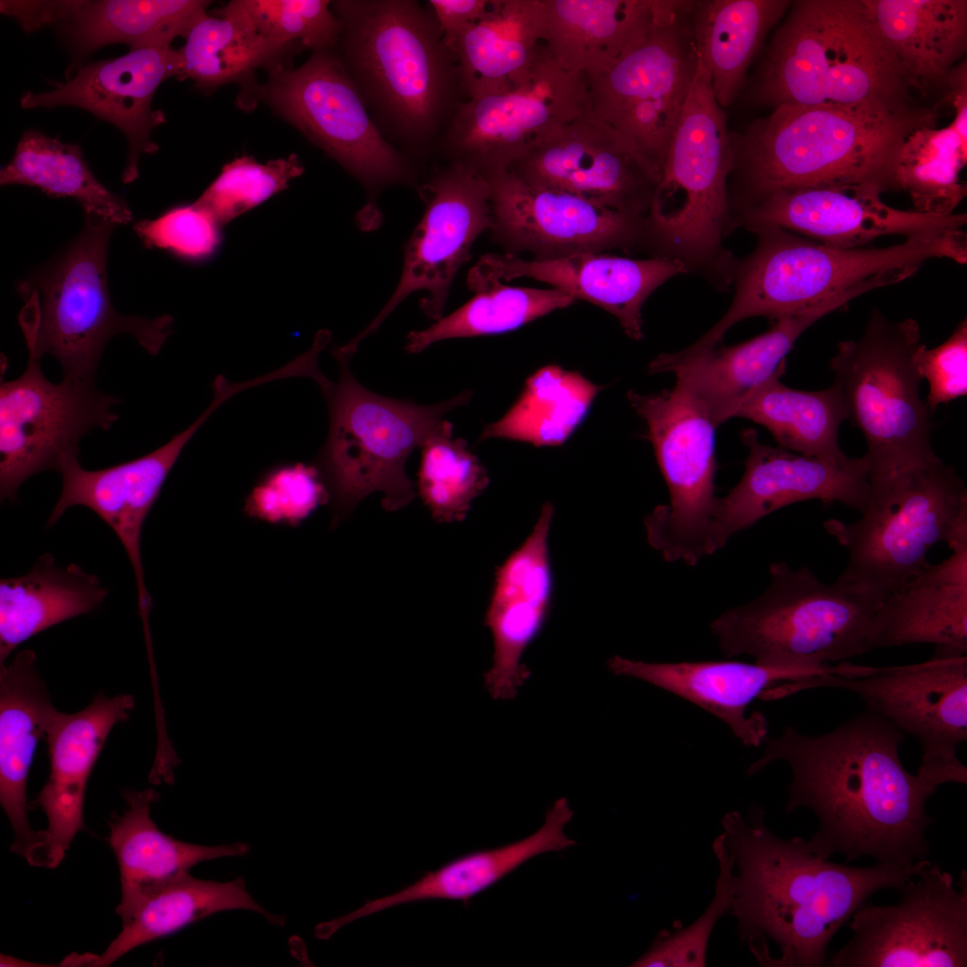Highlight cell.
<instances>
[{
  "label": "cell",
  "instance_id": "cell-41",
  "mask_svg": "<svg viewBox=\"0 0 967 967\" xmlns=\"http://www.w3.org/2000/svg\"><path fill=\"white\" fill-rule=\"evenodd\" d=\"M247 910L282 926L284 917L266 911L246 889L244 878L227 882L204 880L181 872L145 892L133 911L122 920V929L95 966H108L129 951L172 934L211 914Z\"/></svg>",
  "mask_w": 967,
  "mask_h": 967
},
{
  "label": "cell",
  "instance_id": "cell-34",
  "mask_svg": "<svg viewBox=\"0 0 967 967\" xmlns=\"http://www.w3.org/2000/svg\"><path fill=\"white\" fill-rule=\"evenodd\" d=\"M928 564L878 606L871 647L928 643L967 652V544Z\"/></svg>",
  "mask_w": 967,
  "mask_h": 967
},
{
  "label": "cell",
  "instance_id": "cell-36",
  "mask_svg": "<svg viewBox=\"0 0 967 967\" xmlns=\"http://www.w3.org/2000/svg\"><path fill=\"white\" fill-rule=\"evenodd\" d=\"M881 38L912 88L944 91L966 54L967 1L864 0Z\"/></svg>",
  "mask_w": 967,
  "mask_h": 967
},
{
  "label": "cell",
  "instance_id": "cell-56",
  "mask_svg": "<svg viewBox=\"0 0 967 967\" xmlns=\"http://www.w3.org/2000/svg\"><path fill=\"white\" fill-rule=\"evenodd\" d=\"M427 3L442 30L444 44L456 56L460 37L486 13L491 0H430Z\"/></svg>",
  "mask_w": 967,
  "mask_h": 967
},
{
  "label": "cell",
  "instance_id": "cell-3",
  "mask_svg": "<svg viewBox=\"0 0 967 967\" xmlns=\"http://www.w3.org/2000/svg\"><path fill=\"white\" fill-rule=\"evenodd\" d=\"M334 48L382 136L418 166L438 155L466 100L456 56L429 5L338 0Z\"/></svg>",
  "mask_w": 967,
  "mask_h": 967
},
{
  "label": "cell",
  "instance_id": "cell-1",
  "mask_svg": "<svg viewBox=\"0 0 967 967\" xmlns=\"http://www.w3.org/2000/svg\"><path fill=\"white\" fill-rule=\"evenodd\" d=\"M902 732L867 710L832 732L809 736L786 727L766 738L763 755L747 773L775 760L792 770L785 811L810 809L818 828L806 840L825 859L842 853L846 862L872 857L901 867L928 860V799L937 787L903 766Z\"/></svg>",
  "mask_w": 967,
  "mask_h": 967
},
{
  "label": "cell",
  "instance_id": "cell-30",
  "mask_svg": "<svg viewBox=\"0 0 967 967\" xmlns=\"http://www.w3.org/2000/svg\"><path fill=\"white\" fill-rule=\"evenodd\" d=\"M205 0L18 1L13 17L31 31L56 25L74 58L115 43L130 50L170 47L207 13Z\"/></svg>",
  "mask_w": 967,
  "mask_h": 967
},
{
  "label": "cell",
  "instance_id": "cell-49",
  "mask_svg": "<svg viewBox=\"0 0 967 967\" xmlns=\"http://www.w3.org/2000/svg\"><path fill=\"white\" fill-rule=\"evenodd\" d=\"M452 432V424L442 420L419 446L417 492L439 523L462 521L490 483L466 441L453 438Z\"/></svg>",
  "mask_w": 967,
  "mask_h": 967
},
{
  "label": "cell",
  "instance_id": "cell-32",
  "mask_svg": "<svg viewBox=\"0 0 967 967\" xmlns=\"http://www.w3.org/2000/svg\"><path fill=\"white\" fill-rule=\"evenodd\" d=\"M56 711L33 651L22 650L0 666V803L14 834L11 851L37 867L46 866L48 837L29 823L27 781Z\"/></svg>",
  "mask_w": 967,
  "mask_h": 967
},
{
  "label": "cell",
  "instance_id": "cell-53",
  "mask_svg": "<svg viewBox=\"0 0 967 967\" xmlns=\"http://www.w3.org/2000/svg\"><path fill=\"white\" fill-rule=\"evenodd\" d=\"M329 493L314 465L295 464L271 471L251 492L246 503L250 515L276 523H298Z\"/></svg>",
  "mask_w": 967,
  "mask_h": 967
},
{
  "label": "cell",
  "instance_id": "cell-11",
  "mask_svg": "<svg viewBox=\"0 0 967 967\" xmlns=\"http://www.w3.org/2000/svg\"><path fill=\"white\" fill-rule=\"evenodd\" d=\"M338 379L321 387L329 410V430L315 466L329 493L335 517L350 513L365 497L382 494L387 511L405 508L415 497L406 474L410 453L455 407L466 405L471 391L432 405L381 396L353 375L355 354L343 346L332 350Z\"/></svg>",
  "mask_w": 967,
  "mask_h": 967
},
{
  "label": "cell",
  "instance_id": "cell-19",
  "mask_svg": "<svg viewBox=\"0 0 967 967\" xmlns=\"http://www.w3.org/2000/svg\"><path fill=\"white\" fill-rule=\"evenodd\" d=\"M119 400L94 382L49 381L40 359L29 351L23 373L0 386V496L14 501L20 486L33 475L58 472L78 457L81 439L91 429H109L118 419Z\"/></svg>",
  "mask_w": 967,
  "mask_h": 967
},
{
  "label": "cell",
  "instance_id": "cell-14",
  "mask_svg": "<svg viewBox=\"0 0 967 967\" xmlns=\"http://www.w3.org/2000/svg\"><path fill=\"white\" fill-rule=\"evenodd\" d=\"M256 91L372 199L392 185H418L420 167L380 133L334 49L312 52L298 68L270 70Z\"/></svg>",
  "mask_w": 967,
  "mask_h": 967
},
{
  "label": "cell",
  "instance_id": "cell-24",
  "mask_svg": "<svg viewBox=\"0 0 967 967\" xmlns=\"http://www.w3.org/2000/svg\"><path fill=\"white\" fill-rule=\"evenodd\" d=\"M868 185H833L772 193L743 211L734 229L775 227L841 248H860L890 235L906 238L962 229L966 214L930 215L892 208Z\"/></svg>",
  "mask_w": 967,
  "mask_h": 967
},
{
  "label": "cell",
  "instance_id": "cell-42",
  "mask_svg": "<svg viewBox=\"0 0 967 967\" xmlns=\"http://www.w3.org/2000/svg\"><path fill=\"white\" fill-rule=\"evenodd\" d=\"M785 368L750 393L732 417L763 425L778 447L789 451L829 459L845 457L838 445V431L849 415L840 389L834 383L817 391L789 388L781 381Z\"/></svg>",
  "mask_w": 967,
  "mask_h": 967
},
{
  "label": "cell",
  "instance_id": "cell-26",
  "mask_svg": "<svg viewBox=\"0 0 967 967\" xmlns=\"http://www.w3.org/2000/svg\"><path fill=\"white\" fill-rule=\"evenodd\" d=\"M180 71L179 52L171 47L132 49L116 58L81 65L65 82H52L50 90H27L20 104L26 109L73 106L116 126L128 142L122 181L130 184L139 176L141 154L158 150L150 135L166 117L152 109L154 94L164 81L178 78Z\"/></svg>",
  "mask_w": 967,
  "mask_h": 967
},
{
  "label": "cell",
  "instance_id": "cell-4",
  "mask_svg": "<svg viewBox=\"0 0 967 967\" xmlns=\"http://www.w3.org/2000/svg\"><path fill=\"white\" fill-rule=\"evenodd\" d=\"M935 108L892 113L868 107L780 105L732 142V220L778 191L833 185L898 190L901 149L918 128L935 125Z\"/></svg>",
  "mask_w": 967,
  "mask_h": 967
},
{
  "label": "cell",
  "instance_id": "cell-51",
  "mask_svg": "<svg viewBox=\"0 0 967 967\" xmlns=\"http://www.w3.org/2000/svg\"><path fill=\"white\" fill-rule=\"evenodd\" d=\"M303 172L295 154L267 163L244 155L226 164L196 201L224 225L287 189Z\"/></svg>",
  "mask_w": 967,
  "mask_h": 967
},
{
  "label": "cell",
  "instance_id": "cell-54",
  "mask_svg": "<svg viewBox=\"0 0 967 967\" xmlns=\"http://www.w3.org/2000/svg\"><path fill=\"white\" fill-rule=\"evenodd\" d=\"M221 227L206 208L195 201L174 207L154 219L139 221L133 229L149 248L201 261L210 258L219 248Z\"/></svg>",
  "mask_w": 967,
  "mask_h": 967
},
{
  "label": "cell",
  "instance_id": "cell-48",
  "mask_svg": "<svg viewBox=\"0 0 967 967\" xmlns=\"http://www.w3.org/2000/svg\"><path fill=\"white\" fill-rule=\"evenodd\" d=\"M967 162V141L949 124L913 131L904 141L895 170L898 190L907 192L919 212L946 216L966 196L960 172Z\"/></svg>",
  "mask_w": 967,
  "mask_h": 967
},
{
  "label": "cell",
  "instance_id": "cell-6",
  "mask_svg": "<svg viewBox=\"0 0 967 967\" xmlns=\"http://www.w3.org/2000/svg\"><path fill=\"white\" fill-rule=\"evenodd\" d=\"M732 168L725 114L697 45L695 76L646 217L647 247L654 257L680 261L687 273L721 291L732 285L737 261L723 244L734 231L728 198Z\"/></svg>",
  "mask_w": 967,
  "mask_h": 967
},
{
  "label": "cell",
  "instance_id": "cell-31",
  "mask_svg": "<svg viewBox=\"0 0 967 967\" xmlns=\"http://www.w3.org/2000/svg\"><path fill=\"white\" fill-rule=\"evenodd\" d=\"M133 706L131 695L98 694L81 711L56 712L45 737L50 772L36 800L47 818L46 867L59 865L83 827L90 773L111 730L128 719Z\"/></svg>",
  "mask_w": 967,
  "mask_h": 967
},
{
  "label": "cell",
  "instance_id": "cell-47",
  "mask_svg": "<svg viewBox=\"0 0 967 967\" xmlns=\"http://www.w3.org/2000/svg\"><path fill=\"white\" fill-rule=\"evenodd\" d=\"M473 291L475 295L450 314L408 333L406 350L417 354L446 339L505 333L576 302L556 288L510 287L499 281Z\"/></svg>",
  "mask_w": 967,
  "mask_h": 967
},
{
  "label": "cell",
  "instance_id": "cell-21",
  "mask_svg": "<svg viewBox=\"0 0 967 967\" xmlns=\"http://www.w3.org/2000/svg\"><path fill=\"white\" fill-rule=\"evenodd\" d=\"M491 230L507 253L534 259L647 247L646 217L628 215L565 191L530 184L507 169L484 175Z\"/></svg>",
  "mask_w": 967,
  "mask_h": 967
},
{
  "label": "cell",
  "instance_id": "cell-33",
  "mask_svg": "<svg viewBox=\"0 0 967 967\" xmlns=\"http://www.w3.org/2000/svg\"><path fill=\"white\" fill-rule=\"evenodd\" d=\"M609 668L617 675L645 680L680 697L724 722L746 746L766 738L767 721L748 706L771 688L812 676L807 672L737 661L646 663L615 655Z\"/></svg>",
  "mask_w": 967,
  "mask_h": 967
},
{
  "label": "cell",
  "instance_id": "cell-44",
  "mask_svg": "<svg viewBox=\"0 0 967 967\" xmlns=\"http://www.w3.org/2000/svg\"><path fill=\"white\" fill-rule=\"evenodd\" d=\"M602 387L580 373L547 365L526 381L523 391L479 441L506 439L541 446L565 442L586 416Z\"/></svg>",
  "mask_w": 967,
  "mask_h": 967
},
{
  "label": "cell",
  "instance_id": "cell-7",
  "mask_svg": "<svg viewBox=\"0 0 967 967\" xmlns=\"http://www.w3.org/2000/svg\"><path fill=\"white\" fill-rule=\"evenodd\" d=\"M117 225L85 213L80 234L68 247L20 283L26 302L20 314L28 350L57 359L64 379L94 382L103 349L115 335L128 333L157 355L172 330L173 319L123 315L107 287V258Z\"/></svg>",
  "mask_w": 967,
  "mask_h": 967
},
{
  "label": "cell",
  "instance_id": "cell-38",
  "mask_svg": "<svg viewBox=\"0 0 967 967\" xmlns=\"http://www.w3.org/2000/svg\"><path fill=\"white\" fill-rule=\"evenodd\" d=\"M543 37V0H491L486 13L457 45L466 100L502 91L518 81L535 59Z\"/></svg>",
  "mask_w": 967,
  "mask_h": 967
},
{
  "label": "cell",
  "instance_id": "cell-40",
  "mask_svg": "<svg viewBox=\"0 0 967 967\" xmlns=\"http://www.w3.org/2000/svg\"><path fill=\"white\" fill-rule=\"evenodd\" d=\"M107 593L98 577L75 563L58 567L50 553L27 574L1 579L0 666L30 638L96 610Z\"/></svg>",
  "mask_w": 967,
  "mask_h": 967
},
{
  "label": "cell",
  "instance_id": "cell-25",
  "mask_svg": "<svg viewBox=\"0 0 967 967\" xmlns=\"http://www.w3.org/2000/svg\"><path fill=\"white\" fill-rule=\"evenodd\" d=\"M227 399L225 391H214L210 406L190 426L144 456L98 470H87L80 465L78 457H72L65 459L58 470L62 475L61 494L47 522V526H54L67 509L81 505L94 511L112 528L133 569L139 614L145 631H150L148 617L151 598L145 583L141 557L143 524L184 446Z\"/></svg>",
  "mask_w": 967,
  "mask_h": 967
},
{
  "label": "cell",
  "instance_id": "cell-22",
  "mask_svg": "<svg viewBox=\"0 0 967 967\" xmlns=\"http://www.w3.org/2000/svg\"><path fill=\"white\" fill-rule=\"evenodd\" d=\"M628 215L647 217L660 175L590 109L538 141L507 168Z\"/></svg>",
  "mask_w": 967,
  "mask_h": 967
},
{
  "label": "cell",
  "instance_id": "cell-29",
  "mask_svg": "<svg viewBox=\"0 0 967 967\" xmlns=\"http://www.w3.org/2000/svg\"><path fill=\"white\" fill-rule=\"evenodd\" d=\"M554 509L546 501L525 542L497 568L484 616L492 635V665L484 685L493 699H509L530 676L521 663L526 647L540 633L548 615L552 574L549 534Z\"/></svg>",
  "mask_w": 967,
  "mask_h": 967
},
{
  "label": "cell",
  "instance_id": "cell-9",
  "mask_svg": "<svg viewBox=\"0 0 967 967\" xmlns=\"http://www.w3.org/2000/svg\"><path fill=\"white\" fill-rule=\"evenodd\" d=\"M866 509L859 519L824 522L845 548L838 579L879 602L929 564L936 544L967 543V491L955 469L941 458L869 477Z\"/></svg>",
  "mask_w": 967,
  "mask_h": 967
},
{
  "label": "cell",
  "instance_id": "cell-28",
  "mask_svg": "<svg viewBox=\"0 0 967 967\" xmlns=\"http://www.w3.org/2000/svg\"><path fill=\"white\" fill-rule=\"evenodd\" d=\"M860 295L862 289L857 287L815 307L774 319L767 331L740 344H719L690 356L662 354L650 363L648 372L675 373L677 381L705 406L717 428L786 364L787 354L809 326Z\"/></svg>",
  "mask_w": 967,
  "mask_h": 967
},
{
  "label": "cell",
  "instance_id": "cell-27",
  "mask_svg": "<svg viewBox=\"0 0 967 967\" xmlns=\"http://www.w3.org/2000/svg\"><path fill=\"white\" fill-rule=\"evenodd\" d=\"M688 274L677 260L629 259L603 252H579L526 260L518 255L486 254L470 270V289L492 281L528 278L547 283L577 299L588 301L617 318L630 338H643L641 309L648 296L670 278Z\"/></svg>",
  "mask_w": 967,
  "mask_h": 967
},
{
  "label": "cell",
  "instance_id": "cell-37",
  "mask_svg": "<svg viewBox=\"0 0 967 967\" xmlns=\"http://www.w3.org/2000/svg\"><path fill=\"white\" fill-rule=\"evenodd\" d=\"M572 817L573 811L567 799L561 798L547 811L543 826L531 835L509 844L456 858L398 891L367 901L343 915L342 920L350 924L398 905L429 900L466 903L530 859L576 844L564 834V826Z\"/></svg>",
  "mask_w": 967,
  "mask_h": 967
},
{
  "label": "cell",
  "instance_id": "cell-50",
  "mask_svg": "<svg viewBox=\"0 0 967 967\" xmlns=\"http://www.w3.org/2000/svg\"><path fill=\"white\" fill-rule=\"evenodd\" d=\"M244 16L265 39L312 52L334 49L341 23L328 0H234L218 9Z\"/></svg>",
  "mask_w": 967,
  "mask_h": 967
},
{
  "label": "cell",
  "instance_id": "cell-8",
  "mask_svg": "<svg viewBox=\"0 0 967 967\" xmlns=\"http://www.w3.org/2000/svg\"><path fill=\"white\" fill-rule=\"evenodd\" d=\"M769 575L758 597L711 623L727 657L747 655L761 664L816 675L832 672L828 662L872 650L877 600L838 578L824 583L807 567L773 562Z\"/></svg>",
  "mask_w": 967,
  "mask_h": 967
},
{
  "label": "cell",
  "instance_id": "cell-5",
  "mask_svg": "<svg viewBox=\"0 0 967 967\" xmlns=\"http://www.w3.org/2000/svg\"><path fill=\"white\" fill-rule=\"evenodd\" d=\"M777 29L757 87L772 107H868L892 113L922 107L881 38L864 0H799Z\"/></svg>",
  "mask_w": 967,
  "mask_h": 967
},
{
  "label": "cell",
  "instance_id": "cell-13",
  "mask_svg": "<svg viewBox=\"0 0 967 967\" xmlns=\"http://www.w3.org/2000/svg\"><path fill=\"white\" fill-rule=\"evenodd\" d=\"M695 1L656 0L646 39L588 81L589 109L660 175L697 64Z\"/></svg>",
  "mask_w": 967,
  "mask_h": 967
},
{
  "label": "cell",
  "instance_id": "cell-39",
  "mask_svg": "<svg viewBox=\"0 0 967 967\" xmlns=\"http://www.w3.org/2000/svg\"><path fill=\"white\" fill-rule=\"evenodd\" d=\"M158 797L152 789L125 792L126 809L109 824V843L119 867L122 892L116 913L122 920L158 883L201 861L242 856L250 851L249 844L242 842L208 846L164 834L150 817V805Z\"/></svg>",
  "mask_w": 967,
  "mask_h": 967
},
{
  "label": "cell",
  "instance_id": "cell-15",
  "mask_svg": "<svg viewBox=\"0 0 967 967\" xmlns=\"http://www.w3.org/2000/svg\"><path fill=\"white\" fill-rule=\"evenodd\" d=\"M820 687L858 695L872 711L919 740L917 774L938 788L967 783V768L957 757L967 740V657L936 648L925 663L888 668L850 665V675L816 674L793 680L790 695Z\"/></svg>",
  "mask_w": 967,
  "mask_h": 967
},
{
  "label": "cell",
  "instance_id": "cell-57",
  "mask_svg": "<svg viewBox=\"0 0 967 967\" xmlns=\"http://www.w3.org/2000/svg\"><path fill=\"white\" fill-rule=\"evenodd\" d=\"M847 664H849V667L847 666V672H846V673H847V674H846V676H849V668H850V664H851V663H847ZM792 681H793V680H792ZM790 682H791V681H787V682H785L784 684H783V685H782V686H783V687H781V694H782V696H783V697H787V696H789V694H788V692H787V685H788V684H789Z\"/></svg>",
  "mask_w": 967,
  "mask_h": 967
},
{
  "label": "cell",
  "instance_id": "cell-20",
  "mask_svg": "<svg viewBox=\"0 0 967 967\" xmlns=\"http://www.w3.org/2000/svg\"><path fill=\"white\" fill-rule=\"evenodd\" d=\"M421 192L425 211L405 247L399 282L378 315L347 343L353 349L413 293L424 292L421 309L431 320L441 319L457 272L470 258L476 238L491 228L490 186L475 170L446 164Z\"/></svg>",
  "mask_w": 967,
  "mask_h": 967
},
{
  "label": "cell",
  "instance_id": "cell-16",
  "mask_svg": "<svg viewBox=\"0 0 967 967\" xmlns=\"http://www.w3.org/2000/svg\"><path fill=\"white\" fill-rule=\"evenodd\" d=\"M627 398L647 425L670 504L645 518L648 543L667 561L695 566L706 556V540L718 498L715 495V431L710 415L682 384L659 393L629 390Z\"/></svg>",
  "mask_w": 967,
  "mask_h": 967
},
{
  "label": "cell",
  "instance_id": "cell-12",
  "mask_svg": "<svg viewBox=\"0 0 967 967\" xmlns=\"http://www.w3.org/2000/svg\"><path fill=\"white\" fill-rule=\"evenodd\" d=\"M923 345L915 320L894 321L874 311L863 334L839 342L829 363L848 419L866 441L869 477L940 458L920 397L917 354Z\"/></svg>",
  "mask_w": 967,
  "mask_h": 967
},
{
  "label": "cell",
  "instance_id": "cell-2",
  "mask_svg": "<svg viewBox=\"0 0 967 967\" xmlns=\"http://www.w3.org/2000/svg\"><path fill=\"white\" fill-rule=\"evenodd\" d=\"M725 845L733 860L730 914L737 934L761 966L779 949L772 967H823L837 931L877 892L899 889L931 861L901 867L879 863L854 867L814 853L800 837L784 839L766 825L753 804L722 818Z\"/></svg>",
  "mask_w": 967,
  "mask_h": 967
},
{
  "label": "cell",
  "instance_id": "cell-35",
  "mask_svg": "<svg viewBox=\"0 0 967 967\" xmlns=\"http://www.w3.org/2000/svg\"><path fill=\"white\" fill-rule=\"evenodd\" d=\"M544 46L564 70L600 73L651 32L656 0H543Z\"/></svg>",
  "mask_w": 967,
  "mask_h": 967
},
{
  "label": "cell",
  "instance_id": "cell-45",
  "mask_svg": "<svg viewBox=\"0 0 967 967\" xmlns=\"http://www.w3.org/2000/svg\"><path fill=\"white\" fill-rule=\"evenodd\" d=\"M0 184L29 185L51 197L73 198L85 213L116 225L133 218L126 201L93 175L80 146L64 143L37 130L22 133L12 159L1 168Z\"/></svg>",
  "mask_w": 967,
  "mask_h": 967
},
{
  "label": "cell",
  "instance_id": "cell-46",
  "mask_svg": "<svg viewBox=\"0 0 967 967\" xmlns=\"http://www.w3.org/2000/svg\"><path fill=\"white\" fill-rule=\"evenodd\" d=\"M184 39L178 49V79H192L203 91L248 81L261 67L284 66L282 58L295 48L265 39L244 16L218 9L198 21Z\"/></svg>",
  "mask_w": 967,
  "mask_h": 967
},
{
  "label": "cell",
  "instance_id": "cell-43",
  "mask_svg": "<svg viewBox=\"0 0 967 967\" xmlns=\"http://www.w3.org/2000/svg\"><path fill=\"white\" fill-rule=\"evenodd\" d=\"M790 4L787 0L695 1L697 42L706 56L713 92L722 108L735 98L765 35Z\"/></svg>",
  "mask_w": 967,
  "mask_h": 967
},
{
  "label": "cell",
  "instance_id": "cell-18",
  "mask_svg": "<svg viewBox=\"0 0 967 967\" xmlns=\"http://www.w3.org/2000/svg\"><path fill=\"white\" fill-rule=\"evenodd\" d=\"M897 889L894 905L865 903L851 916V939L827 959L831 967L967 965V872L958 888L930 863Z\"/></svg>",
  "mask_w": 967,
  "mask_h": 967
},
{
  "label": "cell",
  "instance_id": "cell-55",
  "mask_svg": "<svg viewBox=\"0 0 967 967\" xmlns=\"http://www.w3.org/2000/svg\"><path fill=\"white\" fill-rule=\"evenodd\" d=\"M922 379L928 382L925 400L932 415L940 404L949 403L967 394V321L964 319L942 344L917 354Z\"/></svg>",
  "mask_w": 967,
  "mask_h": 967
},
{
  "label": "cell",
  "instance_id": "cell-23",
  "mask_svg": "<svg viewBox=\"0 0 967 967\" xmlns=\"http://www.w3.org/2000/svg\"><path fill=\"white\" fill-rule=\"evenodd\" d=\"M741 438L749 449L741 480L718 498L705 544L706 556L723 548L739 531L787 505L819 500L841 502L860 513L870 491L865 457L829 459L762 443L756 431Z\"/></svg>",
  "mask_w": 967,
  "mask_h": 967
},
{
  "label": "cell",
  "instance_id": "cell-52",
  "mask_svg": "<svg viewBox=\"0 0 967 967\" xmlns=\"http://www.w3.org/2000/svg\"><path fill=\"white\" fill-rule=\"evenodd\" d=\"M719 874L715 894L705 911L687 927L662 931L647 951L631 966L704 967L709 939L718 921L730 912L732 899L733 860L722 834L713 843Z\"/></svg>",
  "mask_w": 967,
  "mask_h": 967
},
{
  "label": "cell",
  "instance_id": "cell-17",
  "mask_svg": "<svg viewBox=\"0 0 967 967\" xmlns=\"http://www.w3.org/2000/svg\"><path fill=\"white\" fill-rule=\"evenodd\" d=\"M588 109L587 76L561 68L543 43L507 89L461 104L438 155L483 175L505 169Z\"/></svg>",
  "mask_w": 967,
  "mask_h": 967
},
{
  "label": "cell",
  "instance_id": "cell-10",
  "mask_svg": "<svg viewBox=\"0 0 967 967\" xmlns=\"http://www.w3.org/2000/svg\"><path fill=\"white\" fill-rule=\"evenodd\" d=\"M750 232L757 244L750 254L737 260L733 301L712 329L718 337L745 319L774 320L799 312L878 275L919 269L932 258L967 261L963 229L911 236L884 248L835 247L775 227Z\"/></svg>",
  "mask_w": 967,
  "mask_h": 967
}]
</instances>
